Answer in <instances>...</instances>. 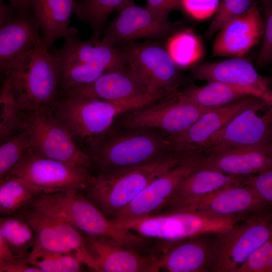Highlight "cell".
Returning <instances> with one entry per match:
<instances>
[{
  "instance_id": "obj_25",
  "label": "cell",
  "mask_w": 272,
  "mask_h": 272,
  "mask_svg": "<svg viewBox=\"0 0 272 272\" xmlns=\"http://www.w3.org/2000/svg\"><path fill=\"white\" fill-rule=\"evenodd\" d=\"M61 91L112 102L130 100L152 93L126 71L108 72L91 83Z\"/></svg>"
},
{
  "instance_id": "obj_20",
  "label": "cell",
  "mask_w": 272,
  "mask_h": 272,
  "mask_svg": "<svg viewBox=\"0 0 272 272\" xmlns=\"http://www.w3.org/2000/svg\"><path fill=\"white\" fill-rule=\"evenodd\" d=\"M50 52L58 69L81 64H96L104 66L108 72L125 71L121 50L99 39L91 37L87 40H81L76 36L66 37L60 49Z\"/></svg>"
},
{
  "instance_id": "obj_22",
  "label": "cell",
  "mask_w": 272,
  "mask_h": 272,
  "mask_svg": "<svg viewBox=\"0 0 272 272\" xmlns=\"http://www.w3.org/2000/svg\"><path fill=\"white\" fill-rule=\"evenodd\" d=\"M192 76L197 80L219 82L245 89L252 96L264 90L269 82L250 62L241 57L199 64L193 69Z\"/></svg>"
},
{
  "instance_id": "obj_21",
  "label": "cell",
  "mask_w": 272,
  "mask_h": 272,
  "mask_svg": "<svg viewBox=\"0 0 272 272\" xmlns=\"http://www.w3.org/2000/svg\"><path fill=\"white\" fill-rule=\"evenodd\" d=\"M18 215L25 218L32 226L36 235V246L58 251L75 252L82 249L83 235L65 221L31 207Z\"/></svg>"
},
{
  "instance_id": "obj_42",
  "label": "cell",
  "mask_w": 272,
  "mask_h": 272,
  "mask_svg": "<svg viewBox=\"0 0 272 272\" xmlns=\"http://www.w3.org/2000/svg\"><path fill=\"white\" fill-rule=\"evenodd\" d=\"M3 1V0H2ZM20 14H29L33 13L34 0H7Z\"/></svg>"
},
{
  "instance_id": "obj_19",
  "label": "cell",
  "mask_w": 272,
  "mask_h": 272,
  "mask_svg": "<svg viewBox=\"0 0 272 272\" xmlns=\"http://www.w3.org/2000/svg\"><path fill=\"white\" fill-rule=\"evenodd\" d=\"M201 166L249 177L272 169V141L205 154Z\"/></svg>"
},
{
  "instance_id": "obj_37",
  "label": "cell",
  "mask_w": 272,
  "mask_h": 272,
  "mask_svg": "<svg viewBox=\"0 0 272 272\" xmlns=\"http://www.w3.org/2000/svg\"><path fill=\"white\" fill-rule=\"evenodd\" d=\"M219 0H180V10L189 18L203 21L214 16Z\"/></svg>"
},
{
  "instance_id": "obj_40",
  "label": "cell",
  "mask_w": 272,
  "mask_h": 272,
  "mask_svg": "<svg viewBox=\"0 0 272 272\" xmlns=\"http://www.w3.org/2000/svg\"><path fill=\"white\" fill-rule=\"evenodd\" d=\"M180 0H146V8L157 17L168 20L169 15L180 10Z\"/></svg>"
},
{
  "instance_id": "obj_12",
  "label": "cell",
  "mask_w": 272,
  "mask_h": 272,
  "mask_svg": "<svg viewBox=\"0 0 272 272\" xmlns=\"http://www.w3.org/2000/svg\"><path fill=\"white\" fill-rule=\"evenodd\" d=\"M269 205L248 185L227 187L209 194L169 202L159 213L180 210L199 211L224 217L247 218Z\"/></svg>"
},
{
  "instance_id": "obj_31",
  "label": "cell",
  "mask_w": 272,
  "mask_h": 272,
  "mask_svg": "<svg viewBox=\"0 0 272 272\" xmlns=\"http://www.w3.org/2000/svg\"><path fill=\"white\" fill-rule=\"evenodd\" d=\"M133 2V0H75L74 14L77 20L91 27L92 38L99 39L111 14Z\"/></svg>"
},
{
  "instance_id": "obj_1",
  "label": "cell",
  "mask_w": 272,
  "mask_h": 272,
  "mask_svg": "<svg viewBox=\"0 0 272 272\" xmlns=\"http://www.w3.org/2000/svg\"><path fill=\"white\" fill-rule=\"evenodd\" d=\"M168 134L155 128L122 127L112 124L85 142L94 175L149 163L173 153Z\"/></svg>"
},
{
  "instance_id": "obj_3",
  "label": "cell",
  "mask_w": 272,
  "mask_h": 272,
  "mask_svg": "<svg viewBox=\"0 0 272 272\" xmlns=\"http://www.w3.org/2000/svg\"><path fill=\"white\" fill-rule=\"evenodd\" d=\"M192 154L171 153L149 163L95 175L83 192L109 220L114 221L151 181Z\"/></svg>"
},
{
  "instance_id": "obj_39",
  "label": "cell",
  "mask_w": 272,
  "mask_h": 272,
  "mask_svg": "<svg viewBox=\"0 0 272 272\" xmlns=\"http://www.w3.org/2000/svg\"><path fill=\"white\" fill-rule=\"evenodd\" d=\"M246 184L269 205H272V169L248 177Z\"/></svg>"
},
{
  "instance_id": "obj_38",
  "label": "cell",
  "mask_w": 272,
  "mask_h": 272,
  "mask_svg": "<svg viewBox=\"0 0 272 272\" xmlns=\"http://www.w3.org/2000/svg\"><path fill=\"white\" fill-rule=\"evenodd\" d=\"M271 236L255 249L235 272H267Z\"/></svg>"
},
{
  "instance_id": "obj_16",
  "label": "cell",
  "mask_w": 272,
  "mask_h": 272,
  "mask_svg": "<svg viewBox=\"0 0 272 272\" xmlns=\"http://www.w3.org/2000/svg\"><path fill=\"white\" fill-rule=\"evenodd\" d=\"M178 26L176 23L156 16L146 7L134 2L119 11L113 21L104 29L101 40L117 47L143 38H161L172 34Z\"/></svg>"
},
{
  "instance_id": "obj_36",
  "label": "cell",
  "mask_w": 272,
  "mask_h": 272,
  "mask_svg": "<svg viewBox=\"0 0 272 272\" xmlns=\"http://www.w3.org/2000/svg\"><path fill=\"white\" fill-rule=\"evenodd\" d=\"M263 6L264 32L255 61V65L259 67L272 62V0H264Z\"/></svg>"
},
{
  "instance_id": "obj_14",
  "label": "cell",
  "mask_w": 272,
  "mask_h": 272,
  "mask_svg": "<svg viewBox=\"0 0 272 272\" xmlns=\"http://www.w3.org/2000/svg\"><path fill=\"white\" fill-rule=\"evenodd\" d=\"M204 153L196 152L151 181L117 215L123 223L160 213L173 197L183 180L201 163Z\"/></svg>"
},
{
  "instance_id": "obj_17",
  "label": "cell",
  "mask_w": 272,
  "mask_h": 272,
  "mask_svg": "<svg viewBox=\"0 0 272 272\" xmlns=\"http://www.w3.org/2000/svg\"><path fill=\"white\" fill-rule=\"evenodd\" d=\"M259 99H260L250 96L207 111L185 130L168 135L171 152H202L204 146L213 134Z\"/></svg>"
},
{
  "instance_id": "obj_43",
  "label": "cell",
  "mask_w": 272,
  "mask_h": 272,
  "mask_svg": "<svg viewBox=\"0 0 272 272\" xmlns=\"http://www.w3.org/2000/svg\"><path fill=\"white\" fill-rule=\"evenodd\" d=\"M14 256L5 240L0 237V264L16 261Z\"/></svg>"
},
{
  "instance_id": "obj_27",
  "label": "cell",
  "mask_w": 272,
  "mask_h": 272,
  "mask_svg": "<svg viewBox=\"0 0 272 272\" xmlns=\"http://www.w3.org/2000/svg\"><path fill=\"white\" fill-rule=\"evenodd\" d=\"M247 178L226 174L200 165L183 180L169 202L209 194L229 186L244 185Z\"/></svg>"
},
{
  "instance_id": "obj_30",
  "label": "cell",
  "mask_w": 272,
  "mask_h": 272,
  "mask_svg": "<svg viewBox=\"0 0 272 272\" xmlns=\"http://www.w3.org/2000/svg\"><path fill=\"white\" fill-rule=\"evenodd\" d=\"M0 237L14 256L21 261H27L36 244V235L32 226L19 215L1 218Z\"/></svg>"
},
{
  "instance_id": "obj_13",
  "label": "cell",
  "mask_w": 272,
  "mask_h": 272,
  "mask_svg": "<svg viewBox=\"0 0 272 272\" xmlns=\"http://www.w3.org/2000/svg\"><path fill=\"white\" fill-rule=\"evenodd\" d=\"M81 255L85 266L99 272H157L159 254H144L113 238L83 235Z\"/></svg>"
},
{
  "instance_id": "obj_26",
  "label": "cell",
  "mask_w": 272,
  "mask_h": 272,
  "mask_svg": "<svg viewBox=\"0 0 272 272\" xmlns=\"http://www.w3.org/2000/svg\"><path fill=\"white\" fill-rule=\"evenodd\" d=\"M75 0H34L33 13L43 32L44 44L48 50L54 42L63 37L75 36L78 30L69 27L74 14Z\"/></svg>"
},
{
  "instance_id": "obj_4",
  "label": "cell",
  "mask_w": 272,
  "mask_h": 272,
  "mask_svg": "<svg viewBox=\"0 0 272 272\" xmlns=\"http://www.w3.org/2000/svg\"><path fill=\"white\" fill-rule=\"evenodd\" d=\"M30 207L65 221L83 235L110 237L129 248H135L141 240L138 234L122 229L109 220L88 199L83 190L44 192Z\"/></svg>"
},
{
  "instance_id": "obj_28",
  "label": "cell",
  "mask_w": 272,
  "mask_h": 272,
  "mask_svg": "<svg viewBox=\"0 0 272 272\" xmlns=\"http://www.w3.org/2000/svg\"><path fill=\"white\" fill-rule=\"evenodd\" d=\"M203 86L191 85L182 91L180 96L200 107L214 109L252 96L248 90L219 82H210Z\"/></svg>"
},
{
  "instance_id": "obj_41",
  "label": "cell",
  "mask_w": 272,
  "mask_h": 272,
  "mask_svg": "<svg viewBox=\"0 0 272 272\" xmlns=\"http://www.w3.org/2000/svg\"><path fill=\"white\" fill-rule=\"evenodd\" d=\"M0 272H40L36 267L27 261L18 260L0 264Z\"/></svg>"
},
{
  "instance_id": "obj_7",
  "label": "cell",
  "mask_w": 272,
  "mask_h": 272,
  "mask_svg": "<svg viewBox=\"0 0 272 272\" xmlns=\"http://www.w3.org/2000/svg\"><path fill=\"white\" fill-rule=\"evenodd\" d=\"M272 235V213L253 214L214 235L210 272H235Z\"/></svg>"
},
{
  "instance_id": "obj_5",
  "label": "cell",
  "mask_w": 272,
  "mask_h": 272,
  "mask_svg": "<svg viewBox=\"0 0 272 272\" xmlns=\"http://www.w3.org/2000/svg\"><path fill=\"white\" fill-rule=\"evenodd\" d=\"M146 103L142 97L112 102L59 90L49 107L78 145V141L85 143L107 130L118 115Z\"/></svg>"
},
{
  "instance_id": "obj_44",
  "label": "cell",
  "mask_w": 272,
  "mask_h": 272,
  "mask_svg": "<svg viewBox=\"0 0 272 272\" xmlns=\"http://www.w3.org/2000/svg\"><path fill=\"white\" fill-rule=\"evenodd\" d=\"M267 272H272V240L269 253Z\"/></svg>"
},
{
  "instance_id": "obj_32",
  "label": "cell",
  "mask_w": 272,
  "mask_h": 272,
  "mask_svg": "<svg viewBox=\"0 0 272 272\" xmlns=\"http://www.w3.org/2000/svg\"><path fill=\"white\" fill-rule=\"evenodd\" d=\"M27 261L40 272H78L85 266L79 251H53L36 245Z\"/></svg>"
},
{
  "instance_id": "obj_18",
  "label": "cell",
  "mask_w": 272,
  "mask_h": 272,
  "mask_svg": "<svg viewBox=\"0 0 272 272\" xmlns=\"http://www.w3.org/2000/svg\"><path fill=\"white\" fill-rule=\"evenodd\" d=\"M263 32L260 9L255 5L217 32L212 46V56L241 57L261 42Z\"/></svg>"
},
{
  "instance_id": "obj_10",
  "label": "cell",
  "mask_w": 272,
  "mask_h": 272,
  "mask_svg": "<svg viewBox=\"0 0 272 272\" xmlns=\"http://www.w3.org/2000/svg\"><path fill=\"white\" fill-rule=\"evenodd\" d=\"M179 92L125 112L117 116L113 124L122 127L155 128L168 135L181 132L212 109L186 100Z\"/></svg>"
},
{
  "instance_id": "obj_2",
  "label": "cell",
  "mask_w": 272,
  "mask_h": 272,
  "mask_svg": "<svg viewBox=\"0 0 272 272\" xmlns=\"http://www.w3.org/2000/svg\"><path fill=\"white\" fill-rule=\"evenodd\" d=\"M1 75L2 89L12 96L23 112L49 106L59 89L57 66L43 36Z\"/></svg>"
},
{
  "instance_id": "obj_35",
  "label": "cell",
  "mask_w": 272,
  "mask_h": 272,
  "mask_svg": "<svg viewBox=\"0 0 272 272\" xmlns=\"http://www.w3.org/2000/svg\"><path fill=\"white\" fill-rule=\"evenodd\" d=\"M255 5L253 0H222L205 33L206 37L211 38L230 21Z\"/></svg>"
},
{
  "instance_id": "obj_29",
  "label": "cell",
  "mask_w": 272,
  "mask_h": 272,
  "mask_svg": "<svg viewBox=\"0 0 272 272\" xmlns=\"http://www.w3.org/2000/svg\"><path fill=\"white\" fill-rule=\"evenodd\" d=\"M45 192L16 176L0 179V213L2 216L18 215L29 208L36 197Z\"/></svg>"
},
{
  "instance_id": "obj_6",
  "label": "cell",
  "mask_w": 272,
  "mask_h": 272,
  "mask_svg": "<svg viewBox=\"0 0 272 272\" xmlns=\"http://www.w3.org/2000/svg\"><path fill=\"white\" fill-rule=\"evenodd\" d=\"M246 218L224 217L207 212L174 210L140 219L116 223L121 228L151 240H158L165 247L200 236L215 235Z\"/></svg>"
},
{
  "instance_id": "obj_9",
  "label": "cell",
  "mask_w": 272,
  "mask_h": 272,
  "mask_svg": "<svg viewBox=\"0 0 272 272\" xmlns=\"http://www.w3.org/2000/svg\"><path fill=\"white\" fill-rule=\"evenodd\" d=\"M125 71L152 93L174 91L181 84V76L166 47L156 41L131 42L118 46Z\"/></svg>"
},
{
  "instance_id": "obj_34",
  "label": "cell",
  "mask_w": 272,
  "mask_h": 272,
  "mask_svg": "<svg viewBox=\"0 0 272 272\" xmlns=\"http://www.w3.org/2000/svg\"><path fill=\"white\" fill-rule=\"evenodd\" d=\"M30 131L27 127L1 144L0 179L7 176L30 149Z\"/></svg>"
},
{
  "instance_id": "obj_24",
  "label": "cell",
  "mask_w": 272,
  "mask_h": 272,
  "mask_svg": "<svg viewBox=\"0 0 272 272\" xmlns=\"http://www.w3.org/2000/svg\"><path fill=\"white\" fill-rule=\"evenodd\" d=\"M208 235L169 245L159 254L156 265L169 272L210 271L212 257V240Z\"/></svg>"
},
{
  "instance_id": "obj_11",
  "label": "cell",
  "mask_w": 272,
  "mask_h": 272,
  "mask_svg": "<svg viewBox=\"0 0 272 272\" xmlns=\"http://www.w3.org/2000/svg\"><path fill=\"white\" fill-rule=\"evenodd\" d=\"M9 174L45 192L84 191L95 176L89 169L40 156L30 150Z\"/></svg>"
},
{
  "instance_id": "obj_33",
  "label": "cell",
  "mask_w": 272,
  "mask_h": 272,
  "mask_svg": "<svg viewBox=\"0 0 272 272\" xmlns=\"http://www.w3.org/2000/svg\"><path fill=\"white\" fill-rule=\"evenodd\" d=\"M166 48L178 68L195 64L202 57L204 51L200 39L189 29L172 34L167 40Z\"/></svg>"
},
{
  "instance_id": "obj_15",
  "label": "cell",
  "mask_w": 272,
  "mask_h": 272,
  "mask_svg": "<svg viewBox=\"0 0 272 272\" xmlns=\"http://www.w3.org/2000/svg\"><path fill=\"white\" fill-rule=\"evenodd\" d=\"M266 105H269L259 99L243 110L213 134L202 152L208 154L272 141V106L262 116L257 114Z\"/></svg>"
},
{
  "instance_id": "obj_23",
  "label": "cell",
  "mask_w": 272,
  "mask_h": 272,
  "mask_svg": "<svg viewBox=\"0 0 272 272\" xmlns=\"http://www.w3.org/2000/svg\"><path fill=\"white\" fill-rule=\"evenodd\" d=\"M33 15L17 13L0 23V69L5 72L17 59L35 47L42 37Z\"/></svg>"
},
{
  "instance_id": "obj_8",
  "label": "cell",
  "mask_w": 272,
  "mask_h": 272,
  "mask_svg": "<svg viewBox=\"0 0 272 272\" xmlns=\"http://www.w3.org/2000/svg\"><path fill=\"white\" fill-rule=\"evenodd\" d=\"M24 118L25 127L30 131L32 153L91 170L88 155L77 145L49 106L25 112Z\"/></svg>"
}]
</instances>
